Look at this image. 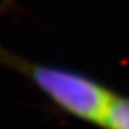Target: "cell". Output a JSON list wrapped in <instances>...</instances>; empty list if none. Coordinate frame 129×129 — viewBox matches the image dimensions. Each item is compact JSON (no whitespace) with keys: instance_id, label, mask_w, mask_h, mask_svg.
<instances>
[{"instance_id":"cell-1","label":"cell","mask_w":129,"mask_h":129,"mask_svg":"<svg viewBox=\"0 0 129 129\" xmlns=\"http://www.w3.org/2000/svg\"><path fill=\"white\" fill-rule=\"evenodd\" d=\"M0 60L26 75L59 109L79 120L102 126L115 92L88 75L59 66L33 63L0 49Z\"/></svg>"},{"instance_id":"cell-2","label":"cell","mask_w":129,"mask_h":129,"mask_svg":"<svg viewBox=\"0 0 129 129\" xmlns=\"http://www.w3.org/2000/svg\"><path fill=\"white\" fill-rule=\"evenodd\" d=\"M101 128L129 129V96L115 93Z\"/></svg>"}]
</instances>
